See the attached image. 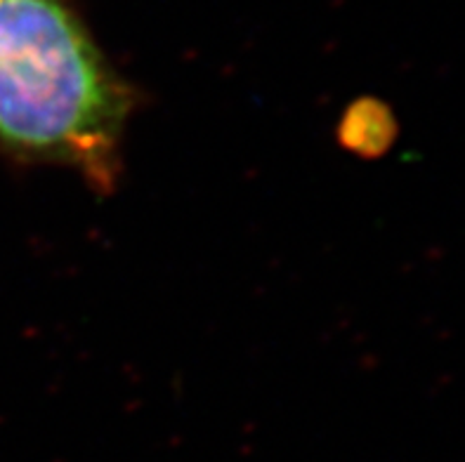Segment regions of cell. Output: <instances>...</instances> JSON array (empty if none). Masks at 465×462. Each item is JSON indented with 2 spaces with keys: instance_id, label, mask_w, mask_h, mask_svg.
I'll return each mask as SVG.
<instances>
[{
  "instance_id": "cell-1",
  "label": "cell",
  "mask_w": 465,
  "mask_h": 462,
  "mask_svg": "<svg viewBox=\"0 0 465 462\" xmlns=\"http://www.w3.org/2000/svg\"><path fill=\"white\" fill-rule=\"evenodd\" d=\"M137 93L66 0H0V156L114 193Z\"/></svg>"
}]
</instances>
